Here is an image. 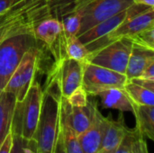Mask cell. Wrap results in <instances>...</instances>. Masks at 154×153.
<instances>
[{"instance_id":"obj_1","label":"cell","mask_w":154,"mask_h":153,"mask_svg":"<svg viewBox=\"0 0 154 153\" xmlns=\"http://www.w3.org/2000/svg\"><path fill=\"white\" fill-rule=\"evenodd\" d=\"M60 91L57 74L51 69L42 90L41 115L35 133L37 153H52L60 127Z\"/></svg>"},{"instance_id":"obj_2","label":"cell","mask_w":154,"mask_h":153,"mask_svg":"<svg viewBox=\"0 0 154 153\" xmlns=\"http://www.w3.org/2000/svg\"><path fill=\"white\" fill-rule=\"evenodd\" d=\"M49 14L51 13L46 0L19 1L0 15V43L21 34L33 35L37 22Z\"/></svg>"},{"instance_id":"obj_3","label":"cell","mask_w":154,"mask_h":153,"mask_svg":"<svg viewBox=\"0 0 154 153\" xmlns=\"http://www.w3.org/2000/svg\"><path fill=\"white\" fill-rule=\"evenodd\" d=\"M42 88L34 80L22 101L16 102L11 123L12 134L19 135L28 141H35V133L41 115Z\"/></svg>"},{"instance_id":"obj_4","label":"cell","mask_w":154,"mask_h":153,"mask_svg":"<svg viewBox=\"0 0 154 153\" xmlns=\"http://www.w3.org/2000/svg\"><path fill=\"white\" fill-rule=\"evenodd\" d=\"M42 49L39 45L30 48L23 56L17 68L7 81L4 91L15 96L16 102L22 101L28 93L40 68Z\"/></svg>"},{"instance_id":"obj_5","label":"cell","mask_w":154,"mask_h":153,"mask_svg":"<svg viewBox=\"0 0 154 153\" xmlns=\"http://www.w3.org/2000/svg\"><path fill=\"white\" fill-rule=\"evenodd\" d=\"M36 45L39 41L32 34L17 35L0 43V91L4 90L24 53Z\"/></svg>"},{"instance_id":"obj_6","label":"cell","mask_w":154,"mask_h":153,"mask_svg":"<svg viewBox=\"0 0 154 153\" xmlns=\"http://www.w3.org/2000/svg\"><path fill=\"white\" fill-rule=\"evenodd\" d=\"M33 35L39 42H42L51 53L54 64H59L66 58V37L60 19L49 14L34 26Z\"/></svg>"},{"instance_id":"obj_7","label":"cell","mask_w":154,"mask_h":153,"mask_svg":"<svg viewBox=\"0 0 154 153\" xmlns=\"http://www.w3.org/2000/svg\"><path fill=\"white\" fill-rule=\"evenodd\" d=\"M133 42L128 38L114 41L90 52L86 62H89L125 75Z\"/></svg>"},{"instance_id":"obj_8","label":"cell","mask_w":154,"mask_h":153,"mask_svg":"<svg viewBox=\"0 0 154 153\" xmlns=\"http://www.w3.org/2000/svg\"><path fill=\"white\" fill-rule=\"evenodd\" d=\"M128 78L125 74L89 63H83L81 86L88 96H96L102 90L124 88Z\"/></svg>"},{"instance_id":"obj_9","label":"cell","mask_w":154,"mask_h":153,"mask_svg":"<svg viewBox=\"0 0 154 153\" xmlns=\"http://www.w3.org/2000/svg\"><path fill=\"white\" fill-rule=\"evenodd\" d=\"M146 7L148 6L133 4L128 8L119 12L109 19L95 25L91 29L78 35V37L82 41V43L85 44L88 52H93L94 50L101 47L103 41L110 32L115 30L117 26H119L128 18L144 10Z\"/></svg>"},{"instance_id":"obj_10","label":"cell","mask_w":154,"mask_h":153,"mask_svg":"<svg viewBox=\"0 0 154 153\" xmlns=\"http://www.w3.org/2000/svg\"><path fill=\"white\" fill-rule=\"evenodd\" d=\"M133 4V0H97L86 5L79 11L81 20L78 35L128 8Z\"/></svg>"},{"instance_id":"obj_11","label":"cell","mask_w":154,"mask_h":153,"mask_svg":"<svg viewBox=\"0 0 154 153\" xmlns=\"http://www.w3.org/2000/svg\"><path fill=\"white\" fill-rule=\"evenodd\" d=\"M154 7L148 6L144 10L128 18L115 30L110 32L102 42L101 47L122 38H129L132 35L154 26ZM100 47V48H101Z\"/></svg>"},{"instance_id":"obj_12","label":"cell","mask_w":154,"mask_h":153,"mask_svg":"<svg viewBox=\"0 0 154 153\" xmlns=\"http://www.w3.org/2000/svg\"><path fill=\"white\" fill-rule=\"evenodd\" d=\"M83 63L69 58H64L59 64H53L62 97L67 98L76 88L81 86Z\"/></svg>"},{"instance_id":"obj_13","label":"cell","mask_w":154,"mask_h":153,"mask_svg":"<svg viewBox=\"0 0 154 153\" xmlns=\"http://www.w3.org/2000/svg\"><path fill=\"white\" fill-rule=\"evenodd\" d=\"M96 106L95 101L88 100V105L84 107L72 106L68 103L65 97L61 96L60 117L65 121L79 136L91 124Z\"/></svg>"},{"instance_id":"obj_14","label":"cell","mask_w":154,"mask_h":153,"mask_svg":"<svg viewBox=\"0 0 154 153\" xmlns=\"http://www.w3.org/2000/svg\"><path fill=\"white\" fill-rule=\"evenodd\" d=\"M106 127L107 117H105L100 113L97 105L91 124L84 133L78 136L83 153H98Z\"/></svg>"},{"instance_id":"obj_15","label":"cell","mask_w":154,"mask_h":153,"mask_svg":"<svg viewBox=\"0 0 154 153\" xmlns=\"http://www.w3.org/2000/svg\"><path fill=\"white\" fill-rule=\"evenodd\" d=\"M127 128L122 112H120L119 117L116 120L109 115L107 116V127L98 153H115L121 143Z\"/></svg>"},{"instance_id":"obj_16","label":"cell","mask_w":154,"mask_h":153,"mask_svg":"<svg viewBox=\"0 0 154 153\" xmlns=\"http://www.w3.org/2000/svg\"><path fill=\"white\" fill-rule=\"evenodd\" d=\"M154 61V50L136 44H133L129 55L125 76L128 79L138 78L143 69Z\"/></svg>"},{"instance_id":"obj_17","label":"cell","mask_w":154,"mask_h":153,"mask_svg":"<svg viewBox=\"0 0 154 153\" xmlns=\"http://www.w3.org/2000/svg\"><path fill=\"white\" fill-rule=\"evenodd\" d=\"M104 108L133 113V104L123 88H109L97 94Z\"/></svg>"},{"instance_id":"obj_18","label":"cell","mask_w":154,"mask_h":153,"mask_svg":"<svg viewBox=\"0 0 154 153\" xmlns=\"http://www.w3.org/2000/svg\"><path fill=\"white\" fill-rule=\"evenodd\" d=\"M133 104V114L135 116L137 131L147 139L154 140V106Z\"/></svg>"},{"instance_id":"obj_19","label":"cell","mask_w":154,"mask_h":153,"mask_svg":"<svg viewBox=\"0 0 154 153\" xmlns=\"http://www.w3.org/2000/svg\"><path fill=\"white\" fill-rule=\"evenodd\" d=\"M15 103L16 99L13 94L4 90L0 93V146L11 132L12 116Z\"/></svg>"},{"instance_id":"obj_20","label":"cell","mask_w":154,"mask_h":153,"mask_svg":"<svg viewBox=\"0 0 154 153\" xmlns=\"http://www.w3.org/2000/svg\"><path fill=\"white\" fill-rule=\"evenodd\" d=\"M115 153H149L145 138L136 128H127L125 134Z\"/></svg>"},{"instance_id":"obj_21","label":"cell","mask_w":154,"mask_h":153,"mask_svg":"<svg viewBox=\"0 0 154 153\" xmlns=\"http://www.w3.org/2000/svg\"><path fill=\"white\" fill-rule=\"evenodd\" d=\"M95 1L97 0H46L51 14L59 19L65 14L79 12Z\"/></svg>"},{"instance_id":"obj_22","label":"cell","mask_w":154,"mask_h":153,"mask_svg":"<svg viewBox=\"0 0 154 153\" xmlns=\"http://www.w3.org/2000/svg\"><path fill=\"white\" fill-rule=\"evenodd\" d=\"M124 91L132 103L140 106H154V92L136 83L127 80Z\"/></svg>"},{"instance_id":"obj_23","label":"cell","mask_w":154,"mask_h":153,"mask_svg":"<svg viewBox=\"0 0 154 153\" xmlns=\"http://www.w3.org/2000/svg\"><path fill=\"white\" fill-rule=\"evenodd\" d=\"M89 52L85 44L77 35L69 36L66 39V56L79 62H86Z\"/></svg>"},{"instance_id":"obj_24","label":"cell","mask_w":154,"mask_h":153,"mask_svg":"<svg viewBox=\"0 0 154 153\" xmlns=\"http://www.w3.org/2000/svg\"><path fill=\"white\" fill-rule=\"evenodd\" d=\"M60 127L62 132L64 146L67 153H83L80 147L78 135L68 125V124L60 117Z\"/></svg>"},{"instance_id":"obj_25","label":"cell","mask_w":154,"mask_h":153,"mask_svg":"<svg viewBox=\"0 0 154 153\" xmlns=\"http://www.w3.org/2000/svg\"><path fill=\"white\" fill-rule=\"evenodd\" d=\"M62 23L63 32L66 39L72 35H78L80 28L81 16L79 12L70 13L60 18Z\"/></svg>"},{"instance_id":"obj_26","label":"cell","mask_w":154,"mask_h":153,"mask_svg":"<svg viewBox=\"0 0 154 153\" xmlns=\"http://www.w3.org/2000/svg\"><path fill=\"white\" fill-rule=\"evenodd\" d=\"M133 44H136L154 50V26L144 29L128 38Z\"/></svg>"},{"instance_id":"obj_27","label":"cell","mask_w":154,"mask_h":153,"mask_svg":"<svg viewBox=\"0 0 154 153\" xmlns=\"http://www.w3.org/2000/svg\"><path fill=\"white\" fill-rule=\"evenodd\" d=\"M13 135V146L10 153H37L35 141H28L19 135Z\"/></svg>"},{"instance_id":"obj_28","label":"cell","mask_w":154,"mask_h":153,"mask_svg":"<svg viewBox=\"0 0 154 153\" xmlns=\"http://www.w3.org/2000/svg\"><path fill=\"white\" fill-rule=\"evenodd\" d=\"M68 103L76 107H84L88 105V95L82 86L76 88L67 98Z\"/></svg>"},{"instance_id":"obj_29","label":"cell","mask_w":154,"mask_h":153,"mask_svg":"<svg viewBox=\"0 0 154 153\" xmlns=\"http://www.w3.org/2000/svg\"><path fill=\"white\" fill-rule=\"evenodd\" d=\"M52 153H67L65 150V146H64L63 136H62V132L60 130V127H59L58 137H57V141H56Z\"/></svg>"},{"instance_id":"obj_30","label":"cell","mask_w":154,"mask_h":153,"mask_svg":"<svg viewBox=\"0 0 154 153\" xmlns=\"http://www.w3.org/2000/svg\"><path fill=\"white\" fill-rule=\"evenodd\" d=\"M13 146V135L10 132L0 146V153H10Z\"/></svg>"},{"instance_id":"obj_31","label":"cell","mask_w":154,"mask_h":153,"mask_svg":"<svg viewBox=\"0 0 154 153\" xmlns=\"http://www.w3.org/2000/svg\"><path fill=\"white\" fill-rule=\"evenodd\" d=\"M138 78H141L143 79H148V80H154V61H152L143 69V71Z\"/></svg>"},{"instance_id":"obj_32","label":"cell","mask_w":154,"mask_h":153,"mask_svg":"<svg viewBox=\"0 0 154 153\" xmlns=\"http://www.w3.org/2000/svg\"><path fill=\"white\" fill-rule=\"evenodd\" d=\"M131 80L132 82L134 83H136L147 89H150L152 91L154 92V80H148V79H143V78H131L129 79Z\"/></svg>"},{"instance_id":"obj_33","label":"cell","mask_w":154,"mask_h":153,"mask_svg":"<svg viewBox=\"0 0 154 153\" xmlns=\"http://www.w3.org/2000/svg\"><path fill=\"white\" fill-rule=\"evenodd\" d=\"M16 3H18L16 0H0V15L6 13Z\"/></svg>"},{"instance_id":"obj_34","label":"cell","mask_w":154,"mask_h":153,"mask_svg":"<svg viewBox=\"0 0 154 153\" xmlns=\"http://www.w3.org/2000/svg\"><path fill=\"white\" fill-rule=\"evenodd\" d=\"M134 4L154 7V0H133Z\"/></svg>"},{"instance_id":"obj_35","label":"cell","mask_w":154,"mask_h":153,"mask_svg":"<svg viewBox=\"0 0 154 153\" xmlns=\"http://www.w3.org/2000/svg\"><path fill=\"white\" fill-rule=\"evenodd\" d=\"M16 1H17V2H19V1H21V0H16Z\"/></svg>"},{"instance_id":"obj_36","label":"cell","mask_w":154,"mask_h":153,"mask_svg":"<svg viewBox=\"0 0 154 153\" xmlns=\"http://www.w3.org/2000/svg\"><path fill=\"white\" fill-rule=\"evenodd\" d=\"M1 92H2V91H0V93H1Z\"/></svg>"}]
</instances>
